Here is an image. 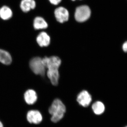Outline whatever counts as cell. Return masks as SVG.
<instances>
[{"label": "cell", "instance_id": "18", "mask_svg": "<svg viewBox=\"0 0 127 127\" xmlns=\"http://www.w3.org/2000/svg\"><path fill=\"white\" fill-rule=\"evenodd\" d=\"M73 0V1H75V0Z\"/></svg>", "mask_w": 127, "mask_h": 127}, {"label": "cell", "instance_id": "2", "mask_svg": "<svg viewBox=\"0 0 127 127\" xmlns=\"http://www.w3.org/2000/svg\"><path fill=\"white\" fill-rule=\"evenodd\" d=\"M66 111V107L60 99L57 98L53 102L49 108V112L52 115L51 120L53 123L59 122L63 118Z\"/></svg>", "mask_w": 127, "mask_h": 127}, {"label": "cell", "instance_id": "19", "mask_svg": "<svg viewBox=\"0 0 127 127\" xmlns=\"http://www.w3.org/2000/svg\"></svg>", "mask_w": 127, "mask_h": 127}, {"label": "cell", "instance_id": "13", "mask_svg": "<svg viewBox=\"0 0 127 127\" xmlns=\"http://www.w3.org/2000/svg\"><path fill=\"white\" fill-rule=\"evenodd\" d=\"M0 62L5 65H9L11 63L12 58L9 52L0 49Z\"/></svg>", "mask_w": 127, "mask_h": 127}, {"label": "cell", "instance_id": "4", "mask_svg": "<svg viewBox=\"0 0 127 127\" xmlns=\"http://www.w3.org/2000/svg\"><path fill=\"white\" fill-rule=\"evenodd\" d=\"M91 14V9L88 6H80L78 7L75 11V20L78 22H84L90 18Z\"/></svg>", "mask_w": 127, "mask_h": 127}, {"label": "cell", "instance_id": "7", "mask_svg": "<svg viewBox=\"0 0 127 127\" xmlns=\"http://www.w3.org/2000/svg\"><path fill=\"white\" fill-rule=\"evenodd\" d=\"M28 121L31 124H39L42 120V115L37 110H31L28 112L27 115Z\"/></svg>", "mask_w": 127, "mask_h": 127}, {"label": "cell", "instance_id": "3", "mask_svg": "<svg viewBox=\"0 0 127 127\" xmlns=\"http://www.w3.org/2000/svg\"><path fill=\"white\" fill-rule=\"evenodd\" d=\"M30 66L32 70L36 75L43 76L45 74L46 68L40 57H36L32 59L30 61Z\"/></svg>", "mask_w": 127, "mask_h": 127}, {"label": "cell", "instance_id": "5", "mask_svg": "<svg viewBox=\"0 0 127 127\" xmlns=\"http://www.w3.org/2000/svg\"><path fill=\"white\" fill-rule=\"evenodd\" d=\"M77 101L80 105L86 107L88 106L92 102V96L88 91L84 90L78 95Z\"/></svg>", "mask_w": 127, "mask_h": 127}, {"label": "cell", "instance_id": "16", "mask_svg": "<svg viewBox=\"0 0 127 127\" xmlns=\"http://www.w3.org/2000/svg\"><path fill=\"white\" fill-rule=\"evenodd\" d=\"M62 0H49L51 4L54 5H57L60 3Z\"/></svg>", "mask_w": 127, "mask_h": 127}, {"label": "cell", "instance_id": "15", "mask_svg": "<svg viewBox=\"0 0 127 127\" xmlns=\"http://www.w3.org/2000/svg\"><path fill=\"white\" fill-rule=\"evenodd\" d=\"M122 49L124 52L127 53V40L125 41L123 43Z\"/></svg>", "mask_w": 127, "mask_h": 127}, {"label": "cell", "instance_id": "17", "mask_svg": "<svg viewBox=\"0 0 127 127\" xmlns=\"http://www.w3.org/2000/svg\"><path fill=\"white\" fill-rule=\"evenodd\" d=\"M0 127H3V124L0 121Z\"/></svg>", "mask_w": 127, "mask_h": 127}, {"label": "cell", "instance_id": "6", "mask_svg": "<svg viewBox=\"0 0 127 127\" xmlns=\"http://www.w3.org/2000/svg\"><path fill=\"white\" fill-rule=\"evenodd\" d=\"M55 15L57 21L61 23L67 21L69 18V14L68 11L63 7L57 8L55 11Z\"/></svg>", "mask_w": 127, "mask_h": 127}, {"label": "cell", "instance_id": "9", "mask_svg": "<svg viewBox=\"0 0 127 127\" xmlns=\"http://www.w3.org/2000/svg\"><path fill=\"white\" fill-rule=\"evenodd\" d=\"M12 9L9 6L3 5L0 7V18L2 20H9L13 16Z\"/></svg>", "mask_w": 127, "mask_h": 127}, {"label": "cell", "instance_id": "1", "mask_svg": "<svg viewBox=\"0 0 127 127\" xmlns=\"http://www.w3.org/2000/svg\"><path fill=\"white\" fill-rule=\"evenodd\" d=\"M42 60L46 69H47V77L53 85L57 86L60 77L59 68L61 65V60L59 57L56 56L45 57L42 58Z\"/></svg>", "mask_w": 127, "mask_h": 127}, {"label": "cell", "instance_id": "8", "mask_svg": "<svg viewBox=\"0 0 127 127\" xmlns=\"http://www.w3.org/2000/svg\"><path fill=\"white\" fill-rule=\"evenodd\" d=\"M19 6L22 12L27 13L35 9L36 3L35 0H21Z\"/></svg>", "mask_w": 127, "mask_h": 127}, {"label": "cell", "instance_id": "12", "mask_svg": "<svg viewBox=\"0 0 127 127\" xmlns=\"http://www.w3.org/2000/svg\"><path fill=\"white\" fill-rule=\"evenodd\" d=\"M37 95L35 91L32 89L28 90L24 94V98L28 104H34L37 100Z\"/></svg>", "mask_w": 127, "mask_h": 127}, {"label": "cell", "instance_id": "10", "mask_svg": "<svg viewBox=\"0 0 127 127\" xmlns=\"http://www.w3.org/2000/svg\"><path fill=\"white\" fill-rule=\"evenodd\" d=\"M36 41L41 47L48 46L51 42V38L47 33L45 32H41L37 36Z\"/></svg>", "mask_w": 127, "mask_h": 127}, {"label": "cell", "instance_id": "11", "mask_svg": "<svg viewBox=\"0 0 127 127\" xmlns=\"http://www.w3.org/2000/svg\"><path fill=\"white\" fill-rule=\"evenodd\" d=\"M32 25L34 29L36 30H44L46 29L48 27V24L45 19L39 16L34 18Z\"/></svg>", "mask_w": 127, "mask_h": 127}, {"label": "cell", "instance_id": "14", "mask_svg": "<svg viewBox=\"0 0 127 127\" xmlns=\"http://www.w3.org/2000/svg\"><path fill=\"white\" fill-rule=\"evenodd\" d=\"M92 109L95 114L97 115H101L104 112L105 106L102 102L97 101L93 104Z\"/></svg>", "mask_w": 127, "mask_h": 127}]
</instances>
